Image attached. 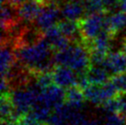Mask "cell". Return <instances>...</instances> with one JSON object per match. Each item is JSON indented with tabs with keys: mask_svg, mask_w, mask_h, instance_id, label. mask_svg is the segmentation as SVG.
<instances>
[{
	"mask_svg": "<svg viewBox=\"0 0 126 125\" xmlns=\"http://www.w3.org/2000/svg\"><path fill=\"white\" fill-rule=\"evenodd\" d=\"M43 37L46 39V41L49 42V44L52 46V48L55 51H60L66 48L71 43V41L64 36L63 33L61 31L58 25H55L43 33Z\"/></svg>",
	"mask_w": 126,
	"mask_h": 125,
	"instance_id": "4fadbf2b",
	"label": "cell"
},
{
	"mask_svg": "<svg viewBox=\"0 0 126 125\" xmlns=\"http://www.w3.org/2000/svg\"><path fill=\"white\" fill-rule=\"evenodd\" d=\"M63 89L64 88L57 86L55 84L51 85L50 87L42 89L37 101L43 103L53 111V109H55L56 108H58L59 106L63 105L65 102L66 91H64Z\"/></svg>",
	"mask_w": 126,
	"mask_h": 125,
	"instance_id": "52a82bcc",
	"label": "cell"
},
{
	"mask_svg": "<svg viewBox=\"0 0 126 125\" xmlns=\"http://www.w3.org/2000/svg\"><path fill=\"white\" fill-rule=\"evenodd\" d=\"M61 17L62 15L59 4L55 0H48L47 4L34 20L35 29L43 34L47 30L58 24Z\"/></svg>",
	"mask_w": 126,
	"mask_h": 125,
	"instance_id": "5b68a950",
	"label": "cell"
},
{
	"mask_svg": "<svg viewBox=\"0 0 126 125\" xmlns=\"http://www.w3.org/2000/svg\"><path fill=\"white\" fill-rule=\"evenodd\" d=\"M57 25L63 35L66 36L71 41V42H82L78 21L63 18V20H60Z\"/></svg>",
	"mask_w": 126,
	"mask_h": 125,
	"instance_id": "9a60e30c",
	"label": "cell"
},
{
	"mask_svg": "<svg viewBox=\"0 0 126 125\" xmlns=\"http://www.w3.org/2000/svg\"><path fill=\"white\" fill-rule=\"evenodd\" d=\"M120 7L121 9L126 12V0H121L120 1Z\"/></svg>",
	"mask_w": 126,
	"mask_h": 125,
	"instance_id": "d4e9b609",
	"label": "cell"
},
{
	"mask_svg": "<svg viewBox=\"0 0 126 125\" xmlns=\"http://www.w3.org/2000/svg\"><path fill=\"white\" fill-rule=\"evenodd\" d=\"M18 62L17 55L7 41H2L1 46V75L3 79H7L9 82L12 74L16 70V63Z\"/></svg>",
	"mask_w": 126,
	"mask_h": 125,
	"instance_id": "9c48e42d",
	"label": "cell"
},
{
	"mask_svg": "<svg viewBox=\"0 0 126 125\" xmlns=\"http://www.w3.org/2000/svg\"><path fill=\"white\" fill-rule=\"evenodd\" d=\"M105 6L106 12L112 13L117 11V8L120 7V0H103Z\"/></svg>",
	"mask_w": 126,
	"mask_h": 125,
	"instance_id": "44dd1931",
	"label": "cell"
},
{
	"mask_svg": "<svg viewBox=\"0 0 126 125\" xmlns=\"http://www.w3.org/2000/svg\"><path fill=\"white\" fill-rule=\"evenodd\" d=\"M103 15L104 13L86 15V17L78 20L82 42L86 45L90 43L106 29V17Z\"/></svg>",
	"mask_w": 126,
	"mask_h": 125,
	"instance_id": "277c9868",
	"label": "cell"
},
{
	"mask_svg": "<svg viewBox=\"0 0 126 125\" xmlns=\"http://www.w3.org/2000/svg\"><path fill=\"white\" fill-rule=\"evenodd\" d=\"M83 91L86 99L95 106H101L118 93L110 80L101 85L89 84Z\"/></svg>",
	"mask_w": 126,
	"mask_h": 125,
	"instance_id": "8992f818",
	"label": "cell"
},
{
	"mask_svg": "<svg viewBox=\"0 0 126 125\" xmlns=\"http://www.w3.org/2000/svg\"><path fill=\"white\" fill-rule=\"evenodd\" d=\"M102 125H126V117L117 112L104 113Z\"/></svg>",
	"mask_w": 126,
	"mask_h": 125,
	"instance_id": "d6986e66",
	"label": "cell"
},
{
	"mask_svg": "<svg viewBox=\"0 0 126 125\" xmlns=\"http://www.w3.org/2000/svg\"><path fill=\"white\" fill-rule=\"evenodd\" d=\"M9 125H32V124L29 122V121L25 117H22V118L18 119L17 121L9 123Z\"/></svg>",
	"mask_w": 126,
	"mask_h": 125,
	"instance_id": "603a6c76",
	"label": "cell"
},
{
	"mask_svg": "<svg viewBox=\"0 0 126 125\" xmlns=\"http://www.w3.org/2000/svg\"><path fill=\"white\" fill-rule=\"evenodd\" d=\"M1 125H9V124H8L7 122H2V124H1Z\"/></svg>",
	"mask_w": 126,
	"mask_h": 125,
	"instance_id": "484cf974",
	"label": "cell"
},
{
	"mask_svg": "<svg viewBox=\"0 0 126 125\" xmlns=\"http://www.w3.org/2000/svg\"><path fill=\"white\" fill-rule=\"evenodd\" d=\"M86 99L84 91L77 86H74L67 88L65 94V103L71 107L77 109H84V103Z\"/></svg>",
	"mask_w": 126,
	"mask_h": 125,
	"instance_id": "e0dca14e",
	"label": "cell"
},
{
	"mask_svg": "<svg viewBox=\"0 0 126 125\" xmlns=\"http://www.w3.org/2000/svg\"><path fill=\"white\" fill-rule=\"evenodd\" d=\"M86 75L89 83L95 85H101L108 82L110 76L103 64H91Z\"/></svg>",
	"mask_w": 126,
	"mask_h": 125,
	"instance_id": "2e32d148",
	"label": "cell"
},
{
	"mask_svg": "<svg viewBox=\"0 0 126 125\" xmlns=\"http://www.w3.org/2000/svg\"><path fill=\"white\" fill-rule=\"evenodd\" d=\"M121 51L126 55V37L123 40L122 42V46H121Z\"/></svg>",
	"mask_w": 126,
	"mask_h": 125,
	"instance_id": "cb8c5ba5",
	"label": "cell"
},
{
	"mask_svg": "<svg viewBox=\"0 0 126 125\" xmlns=\"http://www.w3.org/2000/svg\"><path fill=\"white\" fill-rule=\"evenodd\" d=\"M77 125H100V122H98V120L88 117V115H86L83 118V120Z\"/></svg>",
	"mask_w": 126,
	"mask_h": 125,
	"instance_id": "7402d4cb",
	"label": "cell"
},
{
	"mask_svg": "<svg viewBox=\"0 0 126 125\" xmlns=\"http://www.w3.org/2000/svg\"><path fill=\"white\" fill-rule=\"evenodd\" d=\"M53 60L56 65L70 67L78 74H86L91 65L89 49L82 42H72L66 48L56 51Z\"/></svg>",
	"mask_w": 126,
	"mask_h": 125,
	"instance_id": "7a4b0ae2",
	"label": "cell"
},
{
	"mask_svg": "<svg viewBox=\"0 0 126 125\" xmlns=\"http://www.w3.org/2000/svg\"><path fill=\"white\" fill-rule=\"evenodd\" d=\"M42 89L36 83L20 85L16 89L9 92V97L18 118H22L32 111L38 100Z\"/></svg>",
	"mask_w": 126,
	"mask_h": 125,
	"instance_id": "3957f363",
	"label": "cell"
},
{
	"mask_svg": "<svg viewBox=\"0 0 126 125\" xmlns=\"http://www.w3.org/2000/svg\"><path fill=\"white\" fill-rule=\"evenodd\" d=\"M86 15L106 13L103 0H83Z\"/></svg>",
	"mask_w": 126,
	"mask_h": 125,
	"instance_id": "ac0fdd59",
	"label": "cell"
},
{
	"mask_svg": "<svg viewBox=\"0 0 126 125\" xmlns=\"http://www.w3.org/2000/svg\"><path fill=\"white\" fill-rule=\"evenodd\" d=\"M53 84L67 89L71 87L77 86L79 74L70 67L63 65H56L52 71Z\"/></svg>",
	"mask_w": 126,
	"mask_h": 125,
	"instance_id": "30bf717a",
	"label": "cell"
},
{
	"mask_svg": "<svg viewBox=\"0 0 126 125\" xmlns=\"http://www.w3.org/2000/svg\"><path fill=\"white\" fill-rule=\"evenodd\" d=\"M110 81L114 86L118 94L126 92V75H124L123 73L113 75L110 77Z\"/></svg>",
	"mask_w": 126,
	"mask_h": 125,
	"instance_id": "ffe728a7",
	"label": "cell"
},
{
	"mask_svg": "<svg viewBox=\"0 0 126 125\" xmlns=\"http://www.w3.org/2000/svg\"><path fill=\"white\" fill-rule=\"evenodd\" d=\"M126 27V12L123 10L114 11L106 17V30L115 38L120 33H123Z\"/></svg>",
	"mask_w": 126,
	"mask_h": 125,
	"instance_id": "5bb4252c",
	"label": "cell"
},
{
	"mask_svg": "<svg viewBox=\"0 0 126 125\" xmlns=\"http://www.w3.org/2000/svg\"><path fill=\"white\" fill-rule=\"evenodd\" d=\"M102 64L112 76L126 72V55L122 51L110 52Z\"/></svg>",
	"mask_w": 126,
	"mask_h": 125,
	"instance_id": "7c38bea8",
	"label": "cell"
},
{
	"mask_svg": "<svg viewBox=\"0 0 126 125\" xmlns=\"http://www.w3.org/2000/svg\"><path fill=\"white\" fill-rule=\"evenodd\" d=\"M52 46L44 37L31 43L17 46L16 55L18 63L32 75L52 72L55 63L52 53Z\"/></svg>",
	"mask_w": 126,
	"mask_h": 125,
	"instance_id": "6da1fadb",
	"label": "cell"
},
{
	"mask_svg": "<svg viewBox=\"0 0 126 125\" xmlns=\"http://www.w3.org/2000/svg\"><path fill=\"white\" fill-rule=\"evenodd\" d=\"M60 8L62 17L65 19L78 21L86 15L83 0H65Z\"/></svg>",
	"mask_w": 126,
	"mask_h": 125,
	"instance_id": "8fae6325",
	"label": "cell"
},
{
	"mask_svg": "<svg viewBox=\"0 0 126 125\" xmlns=\"http://www.w3.org/2000/svg\"><path fill=\"white\" fill-rule=\"evenodd\" d=\"M48 0H27L16 7L18 18L22 22H34Z\"/></svg>",
	"mask_w": 126,
	"mask_h": 125,
	"instance_id": "ba28073f",
	"label": "cell"
},
{
	"mask_svg": "<svg viewBox=\"0 0 126 125\" xmlns=\"http://www.w3.org/2000/svg\"><path fill=\"white\" fill-rule=\"evenodd\" d=\"M120 1H121V0H120Z\"/></svg>",
	"mask_w": 126,
	"mask_h": 125,
	"instance_id": "4316f807",
	"label": "cell"
}]
</instances>
